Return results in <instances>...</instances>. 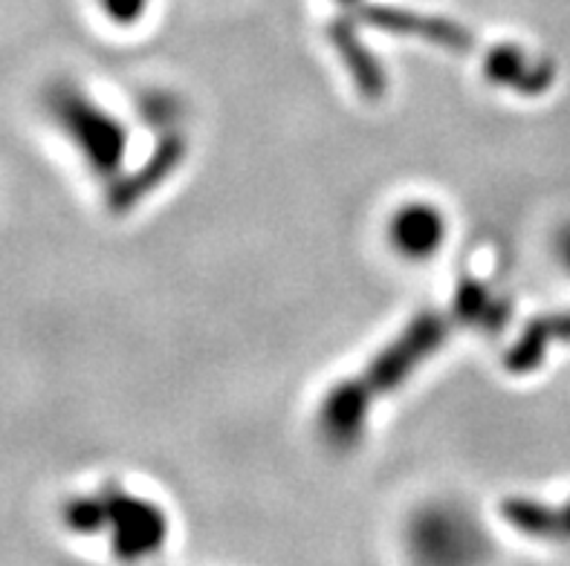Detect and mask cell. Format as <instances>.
I'll return each mask as SVG.
<instances>
[{
	"mask_svg": "<svg viewBox=\"0 0 570 566\" xmlns=\"http://www.w3.org/2000/svg\"><path fill=\"white\" fill-rule=\"evenodd\" d=\"M510 318V309L501 298L490 292L481 280H463L455 289L446 309H426L405 324L391 345L376 352L360 374L347 376L322 396L318 405V434L331 448L347 451L365 434L371 410L383 396L394 394L446 345L452 332L472 327V330L495 332Z\"/></svg>",
	"mask_w": 570,
	"mask_h": 566,
	"instance_id": "obj_1",
	"label": "cell"
},
{
	"mask_svg": "<svg viewBox=\"0 0 570 566\" xmlns=\"http://www.w3.org/2000/svg\"><path fill=\"white\" fill-rule=\"evenodd\" d=\"M356 14L368 27L389 32L397 38H414V41L432 43L438 50H446L452 56H475L487 79L492 85L515 90L521 96H539L550 87L553 70L539 58L528 56L519 47L510 43H490L478 41L472 29L461 27L458 21H449L441 14H423L405 7H389V3H356Z\"/></svg>",
	"mask_w": 570,
	"mask_h": 566,
	"instance_id": "obj_2",
	"label": "cell"
},
{
	"mask_svg": "<svg viewBox=\"0 0 570 566\" xmlns=\"http://www.w3.org/2000/svg\"><path fill=\"white\" fill-rule=\"evenodd\" d=\"M65 524L79 535L108 532L110 549L119 560L148 558L159 553L168 538L166 509L122 486L70 500L65 506Z\"/></svg>",
	"mask_w": 570,
	"mask_h": 566,
	"instance_id": "obj_3",
	"label": "cell"
},
{
	"mask_svg": "<svg viewBox=\"0 0 570 566\" xmlns=\"http://www.w3.org/2000/svg\"><path fill=\"white\" fill-rule=\"evenodd\" d=\"M47 110L99 180L108 182L116 173H122L128 157V128L99 101L90 99L81 87L61 81L47 90Z\"/></svg>",
	"mask_w": 570,
	"mask_h": 566,
	"instance_id": "obj_4",
	"label": "cell"
},
{
	"mask_svg": "<svg viewBox=\"0 0 570 566\" xmlns=\"http://www.w3.org/2000/svg\"><path fill=\"white\" fill-rule=\"evenodd\" d=\"M188 159V139L180 130H168L154 145V151L142 159V166L130 173H116L114 180H108V191H105V206L110 215H128L139 202H145L157 188L166 186L171 180L177 168Z\"/></svg>",
	"mask_w": 570,
	"mask_h": 566,
	"instance_id": "obj_5",
	"label": "cell"
},
{
	"mask_svg": "<svg viewBox=\"0 0 570 566\" xmlns=\"http://www.w3.org/2000/svg\"><path fill=\"white\" fill-rule=\"evenodd\" d=\"M446 240V215L432 202H409L391 217L389 244L409 260H426Z\"/></svg>",
	"mask_w": 570,
	"mask_h": 566,
	"instance_id": "obj_6",
	"label": "cell"
},
{
	"mask_svg": "<svg viewBox=\"0 0 570 566\" xmlns=\"http://www.w3.org/2000/svg\"><path fill=\"white\" fill-rule=\"evenodd\" d=\"M327 41H331V47L340 56L342 67L347 70L360 96H365V99H383L385 90H389V79H385L380 58L374 56V50L356 32L354 21L351 18H336V21L327 23Z\"/></svg>",
	"mask_w": 570,
	"mask_h": 566,
	"instance_id": "obj_7",
	"label": "cell"
},
{
	"mask_svg": "<svg viewBox=\"0 0 570 566\" xmlns=\"http://www.w3.org/2000/svg\"><path fill=\"white\" fill-rule=\"evenodd\" d=\"M101 12L108 14L110 21L119 27H130V23L142 21L148 0H99Z\"/></svg>",
	"mask_w": 570,
	"mask_h": 566,
	"instance_id": "obj_8",
	"label": "cell"
},
{
	"mask_svg": "<svg viewBox=\"0 0 570 566\" xmlns=\"http://www.w3.org/2000/svg\"><path fill=\"white\" fill-rule=\"evenodd\" d=\"M562 258H564V264L570 266V231L562 237Z\"/></svg>",
	"mask_w": 570,
	"mask_h": 566,
	"instance_id": "obj_9",
	"label": "cell"
},
{
	"mask_svg": "<svg viewBox=\"0 0 570 566\" xmlns=\"http://www.w3.org/2000/svg\"><path fill=\"white\" fill-rule=\"evenodd\" d=\"M336 3H342V7H345V9H354L356 3H360V0H336Z\"/></svg>",
	"mask_w": 570,
	"mask_h": 566,
	"instance_id": "obj_10",
	"label": "cell"
}]
</instances>
